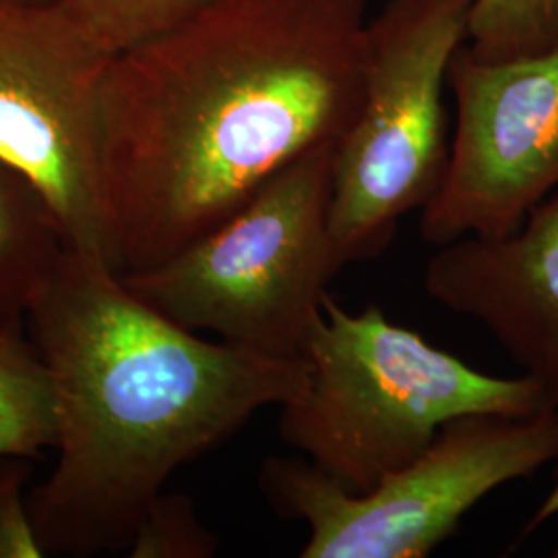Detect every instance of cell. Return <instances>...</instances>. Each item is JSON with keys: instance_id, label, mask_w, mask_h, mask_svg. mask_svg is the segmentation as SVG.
<instances>
[{"instance_id": "1", "label": "cell", "mask_w": 558, "mask_h": 558, "mask_svg": "<svg viewBox=\"0 0 558 558\" xmlns=\"http://www.w3.org/2000/svg\"><path fill=\"white\" fill-rule=\"evenodd\" d=\"M366 21V0H226L114 54L100 156L120 276L172 259L338 145L364 98Z\"/></svg>"}, {"instance_id": "16", "label": "cell", "mask_w": 558, "mask_h": 558, "mask_svg": "<svg viewBox=\"0 0 558 558\" xmlns=\"http://www.w3.org/2000/svg\"><path fill=\"white\" fill-rule=\"evenodd\" d=\"M557 515H558V482H557V486H555V488H553V493H550V495H548V497H546V499H544V502H542V505H539L538 511H536V513H534V515H532V518H530V521H527V523H525V527H523V534H521V536H523V538H525V536H530V534H532V532H536V530H538V527H539V525H542V523H546V521H548V519L557 518ZM555 557H558V548H557V553H555Z\"/></svg>"}, {"instance_id": "17", "label": "cell", "mask_w": 558, "mask_h": 558, "mask_svg": "<svg viewBox=\"0 0 558 558\" xmlns=\"http://www.w3.org/2000/svg\"><path fill=\"white\" fill-rule=\"evenodd\" d=\"M17 2H46V0H17Z\"/></svg>"}, {"instance_id": "6", "label": "cell", "mask_w": 558, "mask_h": 558, "mask_svg": "<svg viewBox=\"0 0 558 558\" xmlns=\"http://www.w3.org/2000/svg\"><path fill=\"white\" fill-rule=\"evenodd\" d=\"M558 458V410L527 418L474 414L445 424L426 451L364 493L304 456L260 463L259 488L283 519H302V558H424L493 490Z\"/></svg>"}, {"instance_id": "7", "label": "cell", "mask_w": 558, "mask_h": 558, "mask_svg": "<svg viewBox=\"0 0 558 558\" xmlns=\"http://www.w3.org/2000/svg\"><path fill=\"white\" fill-rule=\"evenodd\" d=\"M112 59L62 0H0V160L40 193L69 248L119 274L100 156Z\"/></svg>"}, {"instance_id": "11", "label": "cell", "mask_w": 558, "mask_h": 558, "mask_svg": "<svg viewBox=\"0 0 558 558\" xmlns=\"http://www.w3.org/2000/svg\"><path fill=\"white\" fill-rule=\"evenodd\" d=\"M59 442V398L50 368L21 327L0 331V458H38Z\"/></svg>"}, {"instance_id": "15", "label": "cell", "mask_w": 558, "mask_h": 558, "mask_svg": "<svg viewBox=\"0 0 558 558\" xmlns=\"http://www.w3.org/2000/svg\"><path fill=\"white\" fill-rule=\"evenodd\" d=\"M32 472V458H0V558L46 557L25 493Z\"/></svg>"}, {"instance_id": "8", "label": "cell", "mask_w": 558, "mask_h": 558, "mask_svg": "<svg viewBox=\"0 0 558 558\" xmlns=\"http://www.w3.org/2000/svg\"><path fill=\"white\" fill-rule=\"evenodd\" d=\"M447 87L456 133L445 179L420 214V239H507L558 189V50L482 62L463 46Z\"/></svg>"}, {"instance_id": "9", "label": "cell", "mask_w": 558, "mask_h": 558, "mask_svg": "<svg viewBox=\"0 0 558 558\" xmlns=\"http://www.w3.org/2000/svg\"><path fill=\"white\" fill-rule=\"evenodd\" d=\"M424 290L499 341L558 410V193L538 203L518 232L437 246Z\"/></svg>"}, {"instance_id": "13", "label": "cell", "mask_w": 558, "mask_h": 558, "mask_svg": "<svg viewBox=\"0 0 558 558\" xmlns=\"http://www.w3.org/2000/svg\"><path fill=\"white\" fill-rule=\"evenodd\" d=\"M117 54L226 0H62Z\"/></svg>"}, {"instance_id": "12", "label": "cell", "mask_w": 558, "mask_h": 558, "mask_svg": "<svg viewBox=\"0 0 558 558\" xmlns=\"http://www.w3.org/2000/svg\"><path fill=\"white\" fill-rule=\"evenodd\" d=\"M465 48L482 62L558 50V0H474Z\"/></svg>"}, {"instance_id": "4", "label": "cell", "mask_w": 558, "mask_h": 558, "mask_svg": "<svg viewBox=\"0 0 558 558\" xmlns=\"http://www.w3.org/2000/svg\"><path fill=\"white\" fill-rule=\"evenodd\" d=\"M336 147L288 166L172 259L120 278L184 329L265 356L304 360L327 286L345 267L329 230Z\"/></svg>"}, {"instance_id": "14", "label": "cell", "mask_w": 558, "mask_h": 558, "mask_svg": "<svg viewBox=\"0 0 558 558\" xmlns=\"http://www.w3.org/2000/svg\"><path fill=\"white\" fill-rule=\"evenodd\" d=\"M218 538L203 525L195 502L180 493H161L129 546L133 558H209L218 555Z\"/></svg>"}, {"instance_id": "5", "label": "cell", "mask_w": 558, "mask_h": 558, "mask_svg": "<svg viewBox=\"0 0 558 558\" xmlns=\"http://www.w3.org/2000/svg\"><path fill=\"white\" fill-rule=\"evenodd\" d=\"M472 9L474 0H387L366 21L364 98L331 172L329 230L345 265L380 255L399 221L439 191L451 145L442 92Z\"/></svg>"}, {"instance_id": "10", "label": "cell", "mask_w": 558, "mask_h": 558, "mask_svg": "<svg viewBox=\"0 0 558 558\" xmlns=\"http://www.w3.org/2000/svg\"><path fill=\"white\" fill-rule=\"evenodd\" d=\"M64 246L40 193L0 160V331L23 327Z\"/></svg>"}, {"instance_id": "2", "label": "cell", "mask_w": 558, "mask_h": 558, "mask_svg": "<svg viewBox=\"0 0 558 558\" xmlns=\"http://www.w3.org/2000/svg\"><path fill=\"white\" fill-rule=\"evenodd\" d=\"M27 320L59 398V459L27 497L44 555L129 550L179 468L308 380L306 360L184 329L69 246Z\"/></svg>"}, {"instance_id": "3", "label": "cell", "mask_w": 558, "mask_h": 558, "mask_svg": "<svg viewBox=\"0 0 558 558\" xmlns=\"http://www.w3.org/2000/svg\"><path fill=\"white\" fill-rule=\"evenodd\" d=\"M304 360L308 380L279 405V439L352 493L412 463L453 420L557 410L538 380L480 373L377 304L350 313L331 294Z\"/></svg>"}]
</instances>
